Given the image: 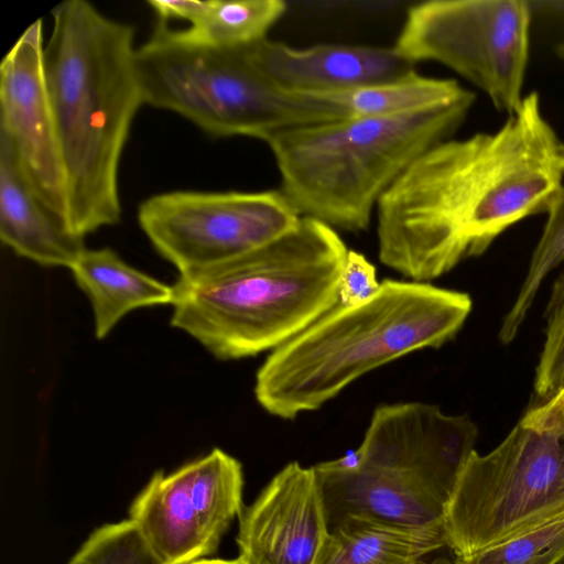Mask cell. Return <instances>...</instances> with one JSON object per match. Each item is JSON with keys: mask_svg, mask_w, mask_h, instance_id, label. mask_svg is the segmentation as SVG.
I'll return each instance as SVG.
<instances>
[{"mask_svg": "<svg viewBox=\"0 0 564 564\" xmlns=\"http://www.w3.org/2000/svg\"><path fill=\"white\" fill-rule=\"evenodd\" d=\"M545 334L534 379L535 405L550 403L564 393V272L552 290Z\"/></svg>", "mask_w": 564, "mask_h": 564, "instance_id": "cb8c5ba5", "label": "cell"}, {"mask_svg": "<svg viewBox=\"0 0 564 564\" xmlns=\"http://www.w3.org/2000/svg\"><path fill=\"white\" fill-rule=\"evenodd\" d=\"M560 564H564V560Z\"/></svg>", "mask_w": 564, "mask_h": 564, "instance_id": "f546056e", "label": "cell"}, {"mask_svg": "<svg viewBox=\"0 0 564 564\" xmlns=\"http://www.w3.org/2000/svg\"><path fill=\"white\" fill-rule=\"evenodd\" d=\"M531 18L523 0L424 1L408 9L392 47L413 64L451 68L509 117L523 99Z\"/></svg>", "mask_w": 564, "mask_h": 564, "instance_id": "ba28073f", "label": "cell"}, {"mask_svg": "<svg viewBox=\"0 0 564 564\" xmlns=\"http://www.w3.org/2000/svg\"><path fill=\"white\" fill-rule=\"evenodd\" d=\"M348 248L330 226L302 217L280 238L173 285L171 325L218 359L272 351L338 305Z\"/></svg>", "mask_w": 564, "mask_h": 564, "instance_id": "3957f363", "label": "cell"}, {"mask_svg": "<svg viewBox=\"0 0 564 564\" xmlns=\"http://www.w3.org/2000/svg\"><path fill=\"white\" fill-rule=\"evenodd\" d=\"M556 400H557V401H561V402L563 403V405H564V393H563L558 399H556ZM554 401H555V400H554Z\"/></svg>", "mask_w": 564, "mask_h": 564, "instance_id": "f1b7e54d", "label": "cell"}, {"mask_svg": "<svg viewBox=\"0 0 564 564\" xmlns=\"http://www.w3.org/2000/svg\"><path fill=\"white\" fill-rule=\"evenodd\" d=\"M286 11L282 0H209L198 22L184 32L218 48H240L267 39Z\"/></svg>", "mask_w": 564, "mask_h": 564, "instance_id": "ffe728a7", "label": "cell"}, {"mask_svg": "<svg viewBox=\"0 0 564 564\" xmlns=\"http://www.w3.org/2000/svg\"><path fill=\"white\" fill-rule=\"evenodd\" d=\"M238 50L268 83L299 95L352 90L415 70L393 47L322 43L299 48L267 37Z\"/></svg>", "mask_w": 564, "mask_h": 564, "instance_id": "5bb4252c", "label": "cell"}, {"mask_svg": "<svg viewBox=\"0 0 564 564\" xmlns=\"http://www.w3.org/2000/svg\"><path fill=\"white\" fill-rule=\"evenodd\" d=\"M43 21L20 35L0 65V134L24 178L68 226L66 176L43 65ZM69 227V226H68Z\"/></svg>", "mask_w": 564, "mask_h": 564, "instance_id": "7c38bea8", "label": "cell"}, {"mask_svg": "<svg viewBox=\"0 0 564 564\" xmlns=\"http://www.w3.org/2000/svg\"><path fill=\"white\" fill-rule=\"evenodd\" d=\"M554 52L558 61L564 65V41L555 46Z\"/></svg>", "mask_w": 564, "mask_h": 564, "instance_id": "83f0119b", "label": "cell"}, {"mask_svg": "<svg viewBox=\"0 0 564 564\" xmlns=\"http://www.w3.org/2000/svg\"><path fill=\"white\" fill-rule=\"evenodd\" d=\"M313 96L338 106L350 117L403 116L476 99L471 90L454 79L422 76L415 70L386 83Z\"/></svg>", "mask_w": 564, "mask_h": 564, "instance_id": "d6986e66", "label": "cell"}, {"mask_svg": "<svg viewBox=\"0 0 564 564\" xmlns=\"http://www.w3.org/2000/svg\"><path fill=\"white\" fill-rule=\"evenodd\" d=\"M475 99L392 117H346L294 127L269 145L281 191L301 217L367 230L382 195L424 152L452 139Z\"/></svg>", "mask_w": 564, "mask_h": 564, "instance_id": "5b68a950", "label": "cell"}, {"mask_svg": "<svg viewBox=\"0 0 564 564\" xmlns=\"http://www.w3.org/2000/svg\"><path fill=\"white\" fill-rule=\"evenodd\" d=\"M471 306L465 292L387 279L369 300L335 306L272 350L256 373V400L282 420L316 411L364 375L453 339Z\"/></svg>", "mask_w": 564, "mask_h": 564, "instance_id": "277c9868", "label": "cell"}, {"mask_svg": "<svg viewBox=\"0 0 564 564\" xmlns=\"http://www.w3.org/2000/svg\"><path fill=\"white\" fill-rule=\"evenodd\" d=\"M67 564H164L130 520L94 530Z\"/></svg>", "mask_w": 564, "mask_h": 564, "instance_id": "603a6c76", "label": "cell"}, {"mask_svg": "<svg viewBox=\"0 0 564 564\" xmlns=\"http://www.w3.org/2000/svg\"><path fill=\"white\" fill-rule=\"evenodd\" d=\"M240 462L220 448L165 474L134 498L129 519L164 564L209 558L243 510Z\"/></svg>", "mask_w": 564, "mask_h": 564, "instance_id": "30bf717a", "label": "cell"}, {"mask_svg": "<svg viewBox=\"0 0 564 564\" xmlns=\"http://www.w3.org/2000/svg\"><path fill=\"white\" fill-rule=\"evenodd\" d=\"M193 564H247L240 557L232 560H224V558H205Z\"/></svg>", "mask_w": 564, "mask_h": 564, "instance_id": "4316f807", "label": "cell"}, {"mask_svg": "<svg viewBox=\"0 0 564 564\" xmlns=\"http://www.w3.org/2000/svg\"><path fill=\"white\" fill-rule=\"evenodd\" d=\"M564 560V514L454 564H560Z\"/></svg>", "mask_w": 564, "mask_h": 564, "instance_id": "7402d4cb", "label": "cell"}, {"mask_svg": "<svg viewBox=\"0 0 564 564\" xmlns=\"http://www.w3.org/2000/svg\"><path fill=\"white\" fill-rule=\"evenodd\" d=\"M379 286L375 265L362 253L348 249L338 280V305L360 304L369 300Z\"/></svg>", "mask_w": 564, "mask_h": 564, "instance_id": "d4e9b609", "label": "cell"}, {"mask_svg": "<svg viewBox=\"0 0 564 564\" xmlns=\"http://www.w3.org/2000/svg\"><path fill=\"white\" fill-rule=\"evenodd\" d=\"M135 66L144 104L176 112L217 138L267 142L294 127L349 117L332 102L271 85L238 48L199 43L164 23L137 47Z\"/></svg>", "mask_w": 564, "mask_h": 564, "instance_id": "8992f818", "label": "cell"}, {"mask_svg": "<svg viewBox=\"0 0 564 564\" xmlns=\"http://www.w3.org/2000/svg\"><path fill=\"white\" fill-rule=\"evenodd\" d=\"M564 514V405H534L490 453L474 451L444 509L455 557Z\"/></svg>", "mask_w": 564, "mask_h": 564, "instance_id": "52a82bcc", "label": "cell"}, {"mask_svg": "<svg viewBox=\"0 0 564 564\" xmlns=\"http://www.w3.org/2000/svg\"><path fill=\"white\" fill-rule=\"evenodd\" d=\"M563 192L564 140L532 91L499 130L434 145L389 187L376 208L379 260L430 283Z\"/></svg>", "mask_w": 564, "mask_h": 564, "instance_id": "6da1fadb", "label": "cell"}, {"mask_svg": "<svg viewBox=\"0 0 564 564\" xmlns=\"http://www.w3.org/2000/svg\"><path fill=\"white\" fill-rule=\"evenodd\" d=\"M327 534L316 471L291 462L243 508L238 557L247 564H314Z\"/></svg>", "mask_w": 564, "mask_h": 564, "instance_id": "4fadbf2b", "label": "cell"}, {"mask_svg": "<svg viewBox=\"0 0 564 564\" xmlns=\"http://www.w3.org/2000/svg\"><path fill=\"white\" fill-rule=\"evenodd\" d=\"M301 218L281 189L173 191L153 195L138 208L142 231L180 275L260 248L294 229Z\"/></svg>", "mask_w": 564, "mask_h": 564, "instance_id": "9c48e42d", "label": "cell"}, {"mask_svg": "<svg viewBox=\"0 0 564 564\" xmlns=\"http://www.w3.org/2000/svg\"><path fill=\"white\" fill-rule=\"evenodd\" d=\"M477 435L468 415L447 414L435 404H381L357 448L358 467L400 479L446 506Z\"/></svg>", "mask_w": 564, "mask_h": 564, "instance_id": "8fae6325", "label": "cell"}, {"mask_svg": "<svg viewBox=\"0 0 564 564\" xmlns=\"http://www.w3.org/2000/svg\"><path fill=\"white\" fill-rule=\"evenodd\" d=\"M564 260V192L547 213L540 240L532 253L520 292L503 318L499 339L511 343L517 336L535 295L552 269Z\"/></svg>", "mask_w": 564, "mask_h": 564, "instance_id": "44dd1931", "label": "cell"}, {"mask_svg": "<svg viewBox=\"0 0 564 564\" xmlns=\"http://www.w3.org/2000/svg\"><path fill=\"white\" fill-rule=\"evenodd\" d=\"M52 19L44 74L66 176L68 226L85 237L121 217L120 159L144 105L134 29L85 0L57 4Z\"/></svg>", "mask_w": 564, "mask_h": 564, "instance_id": "7a4b0ae2", "label": "cell"}, {"mask_svg": "<svg viewBox=\"0 0 564 564\" xmlns=\"http://www.w3.org/2000/svg\"><path fill=\"white\" fill-rule=\"evenodd\" d=\"M445 550L444 524L399 527L348 517L328 527L314 564H445L437 556Z\"/></svg>", "mask_w": 564, "mask_h": 564, "instance_id": "e0dca14e", "label": "cell"}, {"mask_svg": "<svg viewBox=\"0 0 564 564\" xmlns=\"http://www.w3.org/2000/svg\"><path fill=\"white\" fill-rule=\"evenodd\" d=\"M313 467L328 527L348 517L399 527L444 524L441 501L394 477L359 467L340 469L329 460Z\"/></svg>", "mask_w": 564, "mask_h": 564, "instance_id": "9a60e30c", "label": "cell"}, {"mask_svg": "<svg viewBox=\"0 0 564 564\" xmlns=\"http://www.w3.org/2000/svg\"><path fill=\"white\" fill-rule=\"evenodd\" d=\"M69 270L91 304L98 339L131 311L173 302V285L133 268L109 248L85 249Z\"/></svg>", "mask_w": 564, "mask_h": 564, "instance_id": "ac0fdd59", "label": "cell"}, {"mask_svg": "<svg viewBox=\"0 0 564 564\" xmlns=\"http://www.w3.org/2000/svg\"><path fill=\"white\" fill-rule=\"evenodd\" d=\"M0 238L17 254L68 269L85 251L84 237L51 212L31 188L7 138L0 134Z\"/></svg>", "mask_w": 564, "mask_h": 564, "instance_id": "2e32d148", "label": "cell"}, {"mask_svg": "<svg viewBox=\"0 0 564 564\" xmlns=\"http://www.w3.org/2000/svg\"><path fill=\"white\" fill-rule=\"evenodd\" d=\"M209 0H149L148 4L155 12L159 23L166 24L171 19H180L192 26L198 22L208 7Z\"/></svg>", "mask_w": 564, "mask_h": 564, "instance_id": "484cf974", "label": "cell"}]
</instances>
